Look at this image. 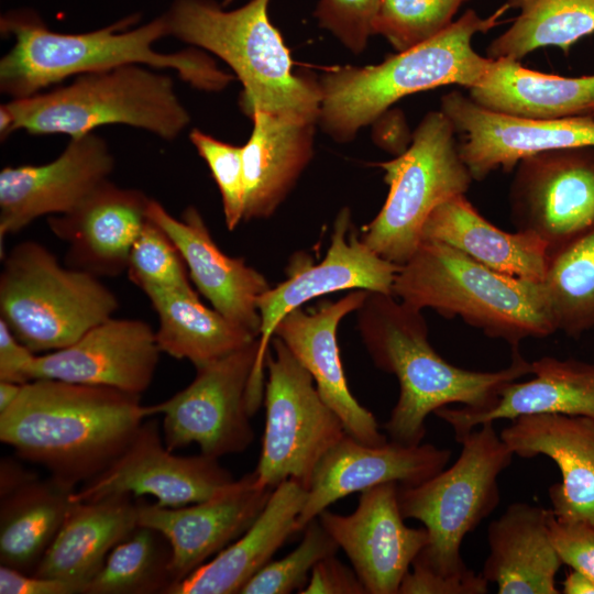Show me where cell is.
<instances>
[{"mask_svg":"<svg viewBox=\"0 0 594 594\" xmlns=\"http://www.w3.org/2000/svg\"><path fill=\"white\" fill-rule=\"evenodd\" d=\"M147 416L141 395L38 378L23 384L15 402L0 414V440L75 488L105 471Z\"/></svg>","mask_w":594,"mask_h":594,"instance_id":"6da1fadb","label":"cell"},{"mask_svg":"<svg viewBox=\"0 0 594 594\" xmlns=\"http://www.w3.org/2000/svg\"><path fill=\"white\" fill-rule=\"evenodd\" d=\"M356 312L359 332L374 364L399 383L398 400L384 425L393 441L419 444L429 414L450 404L487 410L504 385L531 374L530 362L518 350H513L507 367L495 372L449 363L431 346L421 310L392 294L367 292Z\"/></svg>","mask_w":594,"mask_h":594,"instance_id":"7a4b0ae2","label":"cell"},{"mask_svg":"<svg viewBox=\"0 0 594 594\" xmlns=\"http://www.w3.org/2000/svg\"><path fill=\"white\" fill-rule=\"evenodd\" d=\"M138 15L85 33L48 29L33 12L12 11L0 20L1 33L14 38L0 59V90L12 99L26 98L70 77L139 64L173 69L189 85L220 90L232 79L201 52L161 53L153 45L168 36L164 15L130 29Z\"/></svg>","mask_w":594,"mask_h":594,"instance_id":"3957f363","label":"cell"},{"mask_svg":"<svg viewBox=\"0 0 594 594\" xmlns=\"http://www.w3.org/2000/svg\"><path fill=\"white\" fill-rule=\"evenodd\" d=\"M508 9L505 2L486 18L469 9L437 36L381 64L326 70L317 80L319 124L334 140L346 142L408 95L448 85L477 86L493 58L476 53L472 40L499 25Z\"/></svg>","mask_w":594,"mask_h":594,"instance_id":"277c9868","label":"cell"},{"mask_svg":"<svg viewBox=\"0 0 594 594\" xmlns=\"http://www.w3.org/2000/svg\"><path fill=\"white\" fill-rule=\"evenodd\" d=\"M271 0L223 10L213 0H173L163 13L168 36L222 59L243 85L241 107L318 122V81L293 72L289 50L268 18Z\"/></svg>","mask_w":594,"mask_h":594,"instance_id":"5b68a950","label":"cell"},{"mask_svg":"<svg viewBox=\"0 0 594 594\" xmlns=\"http://www.w3.org/2000/svg\"><path fill=\"white\" fill-rule=\"evenodd\" d=\"M392 293L416 309L460 317L513 350L556 332L541 282L494 271L440 242H421L399 266Z\"/></svg>","mask_w":594,"mask_h":594,"instance_id":"8992f818","label":"cell"},{"mask_svg":"<svg viewBox=\"0 0 594 594\" xmlns=\"http://www.w3.org/2000/svg\"><path fill=\"white\" fill-rule=\"evenodd\" d=\"M0 110L9 120L10 134L24 130L70 139L102 125L125 124L173 141L190 122L173 78L139 64L82 74L68 85L11 99Z\"/></svg>","mask_w":594,"mask_h":594,"instance_id":"52a82bcc","label":"cell"},{"mask_svg":"<svg viewBox=\"0 0 594 594\" xmlns=\"http://www.w3.org/2000/svg\"><path fill=\"white\" fill-rule=\"evenodd\" d=\"M118 308L99 277L62 266L40 243L21 242L4 255L0 319L34 353L75 343Z\"/></svg>","mask_w":594,"mask_h":594,"instance_id":"ba28073f","label":"cell"},{"mask_svg":"<svg viewBox=\"0 0 594 594\" xmlns=\"http://www.w3.org/2000/svg\"><path fill=\"white\" fill-rule=\"evenodd\" d=\"M458 442L461 453L450 468L398 490L404 518L421 521L429 536L413 564L441 575L469 570L461 557L462 541L497 507V480L514 457L494 422L474 428Z\"/></svg>","mask_w":594,"mask_h":594,"instance_id":"9c48e42d","label":"cell"},{"mask_svg":"<svg viewBox=\"0 0 594 594\" xmlns=\"http://www.w3.org/2000/svg\"><path fill=\"white\" fill-rule=\"evenodd\" d=\"M455 135L441 110L430 111L404 152L376 164L384 170L389 191L376 217L361 229L360 239L384 260L405 264L421 244V231L430 213L469 190L473 177L460 155Z\"/></svg>","mask_w":594,"mask_h":594,"instance_id":"30bf717a","label":"cell"},{"mask_svg":"<svg viewBox=\"0 0 594 594\" xmlns=\"http://www.w3.org/2000/svg\"><path fill=\"white\" fill-rule=\"evenodd\" d=\"M265 363L258 338L243 348L196 367L193 382L170 398L150 405L163 415L162 436L170 451L196 443L219 459L240 453L254 440L250 418L261 405Z\"/></svg>","mask_w":594,"mask_h":594,"instance_id":"8fae6325","label":"cell"},{"mask_svg":"<svg viewBox=\"0 0 594 594\" xmlns=\"http://www.w3.org/2000/svg\"><path fill=\"white\" fill-rule=\"evenodd\" d=\"M270 346L265 359V430L253 471L255 484L274 490L292 479L308 490L318 463L346 431L287 345L274 336Z\"/></svg>","mask_w":594,"mask_h":594,"instance_id":"7c38bea8","label":"cell"},{"mask_svg":"<svg viewBox=\"0 0 594 594\" xmlns=\"http://www.w3.org/2000/svg\"><path fill=\"white\" fill-rule=\"evenodd\" d=\"M509 190L516 231L540 238L549 254L594 223V146L522 158Z\"/></svg>","mask_w":594,"mask_h":594,"instance_id":"4fadbf2b","label":"cell"},{"mask_svg":"<svg viewBox=\"0 0 594 594\" xmlns=\"http://www.w3.org/2000/svg\"><path fill=\"white\" fill-rule=\"evenodd\" d=\"M234 481L216 458L202 453L174 454L165 446L157 422L150 420L142 424L122 453L105 471L75 490L70 499L152 495L160 506L182 507L210 499Z\"/></svg>","mask_w":594,"mask_h":594,"instance_id":"5bb4252c","label":"cell"},{"mask_svg":"<svg viewBox=\"0 0 594 594\" xmlns=\"http://www.w3.org/2000/svg\"><path fill=\"white\" fill-rule=\"evenodd\" d=\"M440 110L462 138L460 155L473 180L491 173L513 170L530 155L557 148L594 146V119H535L487 109L470 96L451 91L441 98Z\"/></svg>","mask_w":594,"mask_h":594,"instance_id":"9a60e30c","label":"cell"},{"mask_svg":"<svg viewBox=\"0 0 594 594\" xmlns=\"http://www.w3.org/2000/svg\"><path fill=\"white\" fill-rule=\"evenodd\" d=\"M399 485L380 484L361 492L350 515L324 509L317 517L344 551L367 594H398L403 579L427 546V529L405 525Z\"/></svg>","mask_w":594,"mask_h":594,"instance_id":"2e32d148","label":"cell"},{"mask_svg":"<svg viewBox=\"0 0 594 594\" xmlns=\"http://www.w3.org/2000/svg\"><path fill=\"white\" fill-rule=\"evenodd\" d=\"M353 227L350 210L342 209L336 218L324 257L316 263L307 254H296L287 267V278L258 298V339L264 363L275 327L284 316L310 299L345 289L393 295L399 266L374 253Z\"/></svg>","mask_w":594,"mask_h":594,"instance_id":"e0dca14e","label":"cell"},{"mask_svg":"<svg viewBox=\"0 0 594 594\" xmlns=\"http://www.w3.org/2000/svg\"><path fill=\"white\" fill-rule=\"evenodd\" d=\"M113 167L114 158L107 142L91 132L70 139L52 162L2 168L0 252L7 235L19 232L35 219L75 209L108 180Z\"/></svg>","mask_w":594,"mask_h":594,"instance_id":"ac0fdd59","label":"cell"},{"mask_svg":"<svg viewBox=\"0 0 594 594\" xmlns=\"http://www.w3.org/2000/svg\"><path fill=\"white\" fill-rule=\"evenodd\" d=\"M272 492L257 486L252 472L201 503L182 507L138 503L139 525L160 531L170 544L172 586L243 535Z\"/></svg>","mask_w":594,"mask_h":594,"instance_id":"d6986e66","label":"cell"},{"mask_svg":"<svg viewBox=\"0 0 594 594\" xmlns=\"http://www.w3.org/2000/svg\"><path fill=\"white\" fill-rule=\"evenodd\" d=\"M160 353L147 322L111 317L75 343L35 355L29 375L31 381L58 380L141 395L153 381Z\"/></svg>","mask_w":594,"mask_h":594,"instance_id":"ffe728a7","label":"cell"},{"mask_svg":"<svg viewBox=\"0 0 594 594\" xmlns=\"http://www.w3.org/2000/svg\"><path fill=\"white\" fill-rule=\"evenodd\" d=\"M451 451L430 443L407 446L387 441L370 446L345 435L318 463L307 498L296 521V532L346 495L395 482L415 486L441 472Z\"/></svg>","mask_w":594,"mask_h":594,"instance_id":"44dd1931","label":"cell"},{"mask_svg":"<svg viewBox=\"0 0 594 594\" xmlns=\"http://www.w3.org/2000/svg\"><path fill=\"white\" fill-rule=\"evenodd\" d=\"M369 290L354 289L337 301L323 300L307 312L296 308L282 318L273 337L279 338L311 374L323 400L340 417L348 435L370 446L387 442L374 415L350 392L337 341L340 321L356 311Z\"/></svg>","mask_w":594,"mask_h":594,"instance_id":"7402d4cb","label":"cell"},{"mask_svg":"<svg viewBox=\"0 0 594 594\" xmlns=\"http://www.w3.org/2000/svg\"><path fill=\"white\" fill-rule=\"evenodd\" d=\"M150 199L139 189L108 179L72 211L50 217L51 231L68 244L66 266L97 277L127 271L133 243L147 220Z\"/></svg>","mask_w":594,"mask_h":594,"instance_id":"603a6c76","label":"cell"},{"mask_svg":"<svg viewBox=\"0 0 594 594\" xmlns=\"http://www.w3.org/2000/svg\"><path fill=\"white\" fill-rule=\"evenodd\" d=\"M146 215L177 246L190 279L213 309L258 338L257 300L271 288L266 278L243 258L223 253L195 207L186 208L182 219H176L162 204L150 199Z\"/></svg>","mask_w":594,"mask_h":594,"instance_id":"cb8c5ba5","label":"cell"},{"mask_svg":"<svg viewBox=\"0 0 594 594\" xmlns=\"http://www.w3.org/2000/svg\"><path fill=\"white\" fill-rule=\"evenodd\" d=\"M510 421L499 436L514 455L548 457L561 472L549 488L553 516L594 526V419L531 414Z\"/></svg>","mask_w":594,"mask_h":594,"instance_id":"d4e9b609","label":"cell"},{"mask_svg":"<svg viewBox=\"0 0 594 594\" xmlns=\"http://www.w3.org/2000/svg\"><path fill=\"white\" fill-rule=\"evenodd\" d=\"M531 364L534 378L509 382L484 411L442 407L433 414L451 426L459 441L474 428L531 414H562L594 419V364L544 356Z\"/></svg>","mask_w":594,"mask_h":594,"instance_id":"484cf974","label":"cell"},{"mask_svg":"<svg viewBox=\"0 0 594 594\" xmlns=\"http://www.w3.org/2000/svg\"><path fill=\"white\" fill-rule=\"evenodd\" d=\"M307 490L286 480L272 492L262 513L248 530L212 559L199 566L166 594H235L296 532V521Z\"/></svg>","mask_w":594,"mask_h":594,"instance_id":"4316f807","label":"cell"},{"mask_svg":"<svg viewBox=\"0 0 594 594\" xmlns=\"http://www.w3.org/2000/svg\"><path fill=\"white\" fill-rule=\"evenodd\" d=\"M243 145V220L270 218L287 197L314 154L316 121L290 119L260 109Z\"/></svg>","mask_w":594,"mask_h":594,"instance_id":"83f0119b","label":"cell"},{"mask_svg":"<svg viewBox=\"0 0 594 594\" xmlns=\"http://www.w3.org/2000/svg\"><path fill=\"white\" fill-rule=\"evenodd\" d=\"M551 509L514 503L488 526L490 552L481 574L499 594H558L562 564L550 538Z\"/></svg>","mask_w":594,"mask_h":594,"instance_id":"f1b7e54d","label":"cell"},{"mask_svg":"<svg viewBox=\"0 0 594 594\" xmlns=\"http://www.w3.org/2000/svg\"><path fill=\"white\" fill-rule=\"evenodd\" d=\"M138 526L139 506L131 494L73 502L32 574L74 583L82 593L113 547Z\"/></svg>","mask_w":594,"mask_h":594,"instance_id":"f546056e","label":"cell"},{"mask_svg":"<svg viewBox=\"0 0 594 594\" xmlns=\"http://www.w3.org/2000/svg\"><path fill=\"white\" fill-rule=\"evenodd\" d=\"M421 241L447 244L494 271L534 282H542L549 260L548 248L540 238L501 230L465 195L442 202L430 213Z\"/></svg>","mask_w":594,"mask_h":594,"instance_id":"4dcf8cb0","label":"cell"},{"mask_svg":"<svg viewBox=\"0 0 594 594\" xmlns=\"http://www.w3.org/2000/svg\"><path fill=\"white\" fill-rule=\"evenodd\" d=\"M479 105L535 119H565L594 112V75L564 77L524 67L518 61L493 59L483 80L469 89Z\"/></svg>","mask_w":594,"mask_h":594,"instance_id":"1f68e13d","label":"cell"},{"mask_svg":"<svg viewBox=\"0 0 594 594\" xmlns=\"http://www.w3.org/2000/svg\"><path fill=\"white\" fill-rule=\"evenodd\" d=\"M160 324L161 352L188 360L195 367L221 359L257 337L202 305L197 293L152 290L146 293Z\"/></svg>","mask_w":594,"mask_h":594,"instance_id":"d6a6232c","label":"cell"},{"mask_svg":"<svg viewBox=\"0 0 594 594\" xmlns=\"http://www.w3.org/2000/svg\"><path fill=\"white\" fill-rule=\"evenodd\" d=\"M75 488L36 477L1 498L0 561L32 573L58 534Z\"/></svg>","mask_w":594,"mask_h":594,"instance_id":"836d02e7","label":"cell"},{"mask_svg":"<svg viewBox=\"0 0 594 594\" xmlns=\"http://www.w3.org/2000/svg\"><path fill=\"white\" fill-rule=\"evenodd\" d=\"M519 13L512 25L487 46V57L520 61L529 53L557 46L569 53L594 33V0H506Z\"/></svg>","mask_w":594,"mask_h":594,"instance_id":"e575fe53","label":"cell"},{"mask_svg":"<svg viewBox=\"0 0 594 594\" xmlns=\"http://www.w3.org/2000/svg\"><path fill=\"white\" fill-rule=\"evenodd\" d=\"M541 284L556 331L578 337L594 328V223L549 254Z\"/></svg>","mask_w":594,"mask_h":594,"instance_id":"d590c367","label":"cell"},{"mask_svg":"<svg viewBox=\"0 0 594 594\" xmlns=\"http://www.w3.org/2000/svg\"><path fill=\"white\" fill-rule=\"evenodd\" d=\"M172 549L157 530L139 525L107 556L84 594L164 593L173 584Z\"/></svg>","mask_w":594,"mask_h":594,"instance_id":"8d00e7d4","label":"cell"},{"mask_svg":"<svg viewBox=\"0 0 594 594\" xmlns=\"http://www.w3.org/2000/svg\"><path fill=\"white\" fill-rule=\"evenodd\" d=\"M469 0H380L374 34L384 36L398 52L417 46L453 23Z\"/></svg>","mask_w":594,"mask_h":594,"instance_id":"74e56055","label":"cell"},{"mask_svg":"<svg viewBox=\"0 0 594 594\" xmlns=\"http://www.w3.org/2000/svg\"><path fill=\"white\" fill-rule=\"evenodd\" d=\"M186 268L174 242L147 218L130 252L127 272L131 282L145 294L152 290L196 293Z\"/></svg>","mask_w":594,"mask_h":594,"instance_id":"f35d334b","label":"cell"},{"mask_svg":"<svg viewBox=\"0 0 594 594\" xmlns=\"http://www.w3.org/2000/svg\"><path fill=\"white\" fill-rule=\"evenodd\" d=\"M300 543L286 557L270 561L240 591L241 594H288L307 584L314 566L322 559L334 556L338 543L318 518L302 530Z\"/></svg>","mask_w":594,"mask_h":594,"instance_id":"ab89813d","label":"cell"},{"mask_svg":"<svg viewBox=\"0 0 594 594\" xmlns=\"http://www.w3.org/2000/svg\"><path fill=\"white\" fill-rule=\"evenodd\" d=\"M189 140L211 172L221 195L226 226L232 231L244 217L243 146L222 142L198 129L190 131Z\"/></svg>","mask_w":594,"mask_h":594,"instance_id":"60d3db41","label":"cell"},{"mask_svg":"<svg viewBox=\"0 0 594 594\" xmlns=\"http://www.w3.org/2000/svg\"><path fill=\"white\" fill-rule=\"evenodd\" d=\"M380 0H319L314 15L319 25L358 54L374 34Z\"/></svg>","mask_w":594,"mask_h":594,"instance_id":"b9f144b4","label":"cell"},{"mask_svg":"<svg viewBox=\"0 0 594 594\" xmlns=\"http://www.w3.org/2000/svg\"><path fill=\"white\" fill-rule=\"evenodd\" d=\"M548 526L551 542L561 562L594 580V526L561 520L553 514Z\"/></svg>","mask_w":594,"mask_h":594,"instance_id":"7bdbcfd3","label":"cell"},{"mask_svg":"<svg viewBox=\"0 0 594 594\" xmlns=\"http://www.w3.org/2000/svg\"><path fill=\"white\" fill-rule=\"evenodd\" d=\"M487 587L488 582L483 575L471 569L460 574L441 575L413 564L398 594H485Z\"/></svg>","mask_w":594,"mask_h":594,"instance_id":"ee69618b","label":"cell"},{"mask_svg":"<svg viewBox=\"0 0 594 594\" xmlns=\"http://www.w3.org/2000/svg\"><path fill=\"white\" fill-rule=\"evenodd\" d=\"M299 594H367L354 569L334 556L320 560Z\"/></svg>","mask_w":594,"mask_h":594,"instance_id":"f6af8a7d","label":"cell"},{"mask_svg":"<svg viewBox=\"0 0 594 594\" xmlns=\"http://www.w3.org/2000/svg\"><path fill=\"white\" fill-rule=\"evenodd\" d=\"M1 594H77L78 585L55 578L25 573L11 566L0 565Z\"/></svg>","mask_w":594,"mask_h":594,"instance_id":"bcb514c9","label":"cell"},{"mask_svg":"<svg viewBox=\"0 0 594 594\" xmlns=\"http://www.w3.org/2000/svg\"><path fill=\"white\" fill-rule=\"evenodd\" d=\"M35 355L0 319V381L18 384L30 382L29 371Z\"/></svg>","mask_w":594,"mask_h":594,"instance_id":"7dc6e473","label":"cell"},{"mask_svg":"<svg viewBox=\"0 0 594 594\" xmlns=\"http://www.w3.org/2000/svg\"><path fill=\"white\" fill-rule=\"evenodd\" d=\"M37 474L22 466L19 462L2 458L0 463V497H4L29 482L35 480Z\"/></svg>","mask_w":594,"mask_h":594,"instance_id":"c3c4849f","label":"cell"},{"mask_svg":"<svg viewBox=\"0 0 594 594\" xmlns=\"http://www.w3.org/2000/svg\"><path fill=\"white\" fill-rule=\"evenodd\" d=\"M564 594H594V580L588 575L572 570L562 585Z\"/></svg>","mask_w":594,"mask_h":594,"instance_id":"681fc988","label":"cell"},{"mask_svg":"<svg viewBox=\"0 0 594 594\" xmlns=\"http://www.w3.org/2000/svg\"><path fill=\"white\" fill-rule=\"evenodd\" d=\"M23 384L0 381V414L6 411L19 397Z\"/></svg>","mask_w":594,"mask_h":594,"instance_id":"f907efd6","label":"cell"},{"mask_svg":"<svg viewBox=\"0 0 594 594\" xmlns=\"http://www.w3.org/2000/svg\"><path fill=\"white\" fill-rule=\"evenodd\" d=\"M591 117L594 119V112H593V114Z\"/></svg>","mask_w":594,"mask_h":594,"instance_id":"816d5d0a","label":"cell"}]
</instances>
